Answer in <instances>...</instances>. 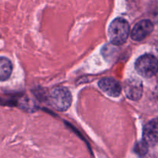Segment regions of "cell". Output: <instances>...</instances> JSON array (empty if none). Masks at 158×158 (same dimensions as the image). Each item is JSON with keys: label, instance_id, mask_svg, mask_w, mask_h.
Segmentation results:
<instances>
[{"label": "cell", "instance_id": "cell-6", "mask_svg": "<svg viewBox=\"0 0 158 158\" xmlns=\"http://www.w3.org/2000/svg\"><path fill=\"white\" fill-rule=\"evenodd\" d=\"M143 140L149 146H153L158 143V118L153 119L144 126Z\"/></svg>", "mask_w": 158, "mask_h": 158}, {"label": "cell", "instance_id": "cell-11", "mask_svg": "<svg viewBox=\"0 0 158 158\" xmlns=\"http://www.w3.org/2000/svg\"><path fill=\"white\" fill-rule=\"evenodd\" d=\"M156 97H157V98H158V87L156 89Z\"/></svg>", "mask_w": 158, "mask_h": 158}, {"label": "cell", "instance_id": "cell-5", "mask_svg": "<svg viewBox=\"0 0 158 158\" xmlns=\"http://www.w3.org/2000/svg\"><path fill=\"white\" fill-rule=\"evenodd\" d=\"M153 30V24L149 19H143L136 23L131 32L132 40L141 41L148 36Z\"/></svg>", "mask_w": 158, "mask_h": 158}, {"label": "cell", "instance_id": "cell-3", "mask_svg": "<svg viewBox=\"0 0 158 158\" xmlns=\"http://www.w3.org/2000/svg\"><path fill=\"white\" fill-rule=\"evenodd\" d=\"M135 68L140 76L150 78L158 73V60L151 54H144L137 59Z\"/></svg>", "mask_w": 158, "mask_h": 158}, {"label": "cell", "instance_id": "cell-2", "mask_svg": "<svg viewBox=\"0 0 158 158\" xmlns=\"http://www.w3.org/2000/svg\"><path fill=\"white\" fill-rule=\"evenodd\" d=\"M49 103L57 110L66 111L72 103V96L67 88H54L50 94Z\"/></svg>", "mask_w": 158, "mask_h": 158}, {"label": "cell", "instance_id": "cell-10", "mask_svg": "<svg viewBox=\"0 0 158 158\" xmlns=\"http://www.w3.org/2000/svg\"><path fill=\"white\" fill-rule=\"evenodd\" d=\"M150 15L154 21H158V4L154 5L150 11Z\"/></svg>", "mask_w": 158, "mask_h": 158}, {"label": "cell", "instance_id": "cell-1", "mask_svg": "<svg viewBox=\"0 0 158 158\" xmlns=\"http://www.w3.org/2000/svg\"><path fill=\"white\" fill-rule=\"evenodd\" d=\"M108 37L113 45L120 46L125 43L129 34V25L122 18H116L110 23Z\"/></svg>", "mask_w": 158, "mask_h": 158}, {"label": "cell", "instance_id": "cell-8", "mask_svg": "<svg viewBox=\"0 0 158 158\" xmlns=\"http://www.w3.org/2000/svg\"><path fill=\"white\" fill-rule=\"evenodd\" d=\"M12 72V62L5 56H0V81H6Z\"/></svg>", "mask_w": 158, "mask_h": 158}, {"label": "cell", "instance_id": "cell-4", "mask_svg": "<svg viewBox=\"0 0 158 158\" xmlns=\"http://www.w3.org/2000/svg\"><path fill=\"white\" fill-rule=\"evenodd\" d=\"M124 92L127 98L136 101L142 97L143 84L142 82L136 78H130L125 80L124 83Z\"/></svg>", "mask_w": 158, "mask_h": 158}, {"label": "cell", "instance_id": "cell-9", "mask_svg": "<svg viewBox=\"0 0 158 158\" xmlns=\"http://www.w3.org/2000/svg\"><path fill=\"white\" fill-rule=\"evenodd\" d=\"M148 147L149 145L146 143L144 140H141V141L138 142L135 146V152L139 156H144L148 151Z\"/></svg>", "mask_w": 158, "mask_h": 158}, {"label": "cell", "instance_id": "cell-7", "mask_svg": "<svg viewBox=\"0 0 158 158\" xmlns=\"http://www.w3.org/2000/svg\"><path fill=\"white\" fill-rule=\"evenodd\" d=\"M99 87L112 97H118L122 92V86L118 80L113 78H103L99 81Z\"/></svg>", "mask_w": 158, "mask_h": 158}]
</instances>
